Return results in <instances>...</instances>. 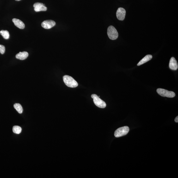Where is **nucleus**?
I'll return each instance as SVG.
<instances>
[{
    "mask_svg": "<svg viewBox=\"0 0 178 178\" xmlns=\"http://www.w3.org/2000/svg\"><path fill=\"white\" fill-rule=\"evenodd\" d=\"M34 10L37 12L41 11H45L47 10V8L46 7L44 4L39 2H37L34 4Z\"/></svg>",
    "mask_w": 178,
    "mask_h": 178,
    "instance_id": "obj_8",
    "label": "nucleus"
},
{
    "mask_svg": "<svg viewBox=\"0 0 178 178\" xmlns=\"http://www.w3.org/2000/svg\"><path fill=\"white\" fill-rule=\"evenodd\" d=\"M91 97L93 99V102L99 108H104L106 106L105 102L95 94H93L91 96Z\"/></svg>",
    "mask_w": 178,
    "mask_h": 178,
    "instance_id": "obj_5",
    "label": "nucleus"
},
{
    "mask_svg": "<svg viewBox=\"0 0 178 178\" xmlns=\"http://www.w3.org/2000/svg\"><path fill=\"white\" fill-rule=\"evenodd\" d=\"M28 56V52H20L19 53L16 55V57L17 59L23 60L27 59Z\"/></svg>",
    "mask_w": 178,
    "mask_h": 178,
    "instance_id": "obj_11",
    "label": "nucleus"
},
{
    "mask_svg": "<svg viewBox=\"0 0 178 178\" xmlns=\"http://www.w3.org/2000/svg\"><path fill=\"white\" fill-rule=\"evenodd\" d=\"M169 67L171 69L174 70H176L178 69L177 62L174 57L171 58L169 63Z\"/></svg>",
    "mask_w": 178,
    "mask_h": 178,
    "instance_id": "obj_9",
    "label": "nucleus"
},
{
    "mask_svg": "<svg viewBox=\"0 0 178 178\" xmlns=\"http://www.w3.org/2000/svg\"><path fill=\"white\" fill-rule=\"evenodd\" d=\"M15 1H21V0H15Z\"/></svg>",
    "mask_w": 178,
    "mask_h": 178,
    "instance_id": "obj_18",
    "label": "nucleus"
},
{
    "mask_svg": "<svg viewBox=\"0 0 178 178\" xmlns=\"http://www.w3.org/2000/svg\"><path fill=\"white\" fill-rule=\"evenodd\" d=\"M107 34L110 39L115 40L117 39L119 34L116 29L114 26H111L108 28Z\"/></svg>",
    "mask_w": 178,
    "mask_h": 178,
    "instance_id": "obj_2",
    "label": "nucleus"
},
{
    "mask_svg": "<svg viewBox=\"0 0 178 178\" xmlns=\"http://www.w3.org/2000/svg\"><path fill=\"white\" fill-rule=\"evenodd\" d=\"M63 80L66 85L69 87L76 88L78 85L77 82L72 77L68 75H65L63 77Z\"/></svg>",
    "mask_w": 178,
    "mask_h": 178,
    "instance_id": "obj_1",
    "label": "nucleus"
},
{
    "mask_svg": "<svg viewBox=\"0 0 178 178\" xmlns=\"http://www.w3.org/2000/svg\"><path fill=\"white\" fill-rule=\"evenodd\" d=\"M117 18L119 20L123 21L126 15V11L123 8H120L118 9L117 12Z\"/></svg>",
    "mask_w": 178,
    "mask_h": 178,
    "instance_id": "obj_6",
    "label": "nucleus"
},
{
    "mask_svg": "<svg viewBox=\"0 0 178 178\" xmlns=\"http://www.w3.org/2000/svg\"><path fill=\"white\" fill-rule=\"evenodd\" d=\"M152 55H146L145 57L142 59L141 61H139L138 63L137 64V66H141V65H142L146 62H148L149 61L152 59Z\"/></svg>",
    "mask_w": 178,
    "mask_h": 178,
    "instance_id": "obj_12",
    "label": "nucleus"
},
{
    "mask_svg": "<svg viewBox=\"0 0 178 178\" xmlns=\"http://www.w3.org/2000/svg\"><path fill=\"white\" fill-rule=\"evenodd\" d=\"M14 108L19 114H22L23 112V107L20 104L16 103L14 105Z\"/></svg>",
    "mask_w": 178,
    "mask_h": 178,
    "instance_id": "obj_13",
    "label": "nucleus"
},
{
    "mask_svg": "<svg viewBox=\"0 0 178 178\" xmlns=\"http://www.w3.org/2000/svg\"><path fill=\"white\" fill-rule=\"evenodd\" d=\"M12 21L17 27L21 29H23L25 28V24L21 20L18 19L14 18L13 19Z\"/></svg>",
    "mask_w": 178,
    "mask_h": 178,
    "instance_id": "obj_10",
    "label": "nucleus"
},
{
    "mask_svg": "<svg viewBox=\"0 0 178 178\" xmlns=\"http://www.w3.org/2000/svg\"><path fill=\"white\" fill-rule=\"evenodd\" d=\"M22 131L21 127L18 126H15L13 128V131L14 133L16 134H20Z\"/></svg>",
    "mask_w": 178,
    "mask_h": 178,
    "instance_id": "obj_15",
    "label": "nucleus"
},
{
    "mask_svg": "<svg viewBox=\"0 0 178 178\" xmlns=\"http://www.w3.org/2000/svg\"><path fill=\"white\" fill-rule=\"evenodd\" d=\"M5 47L3 45H0V53L1 54H3L5 52Z\"/></svg>",
    "mask_w": 178,
    "mask_h": 178,
    "instance_id": "obj_16",
    "label": "nucleus"
},
{
    "mask_svg": "<svg viewBox=\"0 0 178 178\" xmlns=\"http://www.w3.org/2000/svg\"><path fill=\"white\" fill-rule=\"evenodd\" d=\"M129 131V128L128 126H125L120 127L115 131L114 135L115 137H120L126 135L128 133Z\"/></svg>",
    "mask_w": 178,
    "mask_h": 178,
    "instance_id": "obj_3",
    "label": "nucleus"
},
{
    "mask_svg": "<svg viewBox=\"0 0 178 178\" xmlns=\"http://www.w3.org/2000/svg\"><path fill=\"white\" fill-rule=\"evenodd\" d=\"M56 24V22L54 21L47 20L43 21L41 24V26L43 28L46 29H49L54 27Z\"/></svg>",
    "mask_w": 178,
    "mask_h": 178,
    "instance_id": "obj_7",
    "label": "nucleus"
},
{
    "mask_svg": "<svg viewBox=\"0 0 178 178\" xmlns=\"http://www.w3.org/2000/svg\"><path fill=\"white\" fill-rule=\"evenodd\" d=\"M175 122H176L177 123L178 122V116H177V117H176V118H175Z\"/></svg>",
    "mask_w": 178,
    "mask_h": 178,
    "instance_id": "obj_17",
    "label": "nucleus"
},
{
    "mask_svg": "<svg viewBox=\"0 0 178 178\" xmlns=\"http://www.w3.org/2000/svg\"><path fill=\"white\" fill-rule=\"evenodd\" d=\"M0 34L5 39H8L9 38L10 35L8 31L2 30L0 31Z\"/></svg>",
    "mask_w": 178,
    "mask_h": 178,
    "instance_id": "obj_14",
    "label": "nucleus"
},
{
    "mask_svg": "<svg viewBox=\"0 0 178 178\" xmlns=\"http://www.w3.org/2000/svg\"><path fill=\"white\" fill-rule=\"evenodd\" d=\"M157 92L159 95L164 97L173 98L175 97V93L173 91H169L162 88H158Z\"/></svg>",
    "mask_w": 178,
    "mask_h": 178,
    "instance_id": "obj_4",
    "label": "nucleus"
}]
</instances>
